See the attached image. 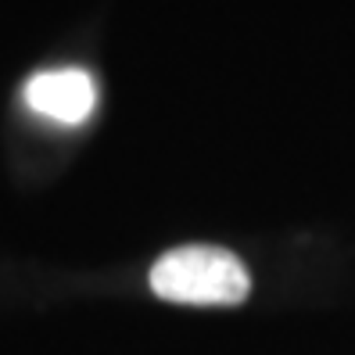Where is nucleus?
Instances as JSON below:
<instances>
[{
    "mask_svg": "<svg viewBox=\"0 0 355 355\" xmlns=\"http://www.w3.org/2000/svg\"><path fill=\"white\" fill-rule=\"evenodd\" d=\"M151 291L176 305H241L252 295V273L226 248L183 244L151 266Z\"/></svg>",
    "mask_w": 355,
    "mask_h": 355,
    "instance_id": "f257e3e1",
    "label": "nucleus"
},
{
    "mask_svg": "<svg viewBox=\"0 0 355 355\" xmlns=\"http://www.w3.org/2000/svg\"><path fill=\"white\" fill-rule=\"evenodd\" d=\"M26 108L58 126H83L97 108V79L87 69H44L26 79L22 87Z\"/></svg>",
    "mask_w": 355,
    "mask_h": 355,
    "instance_id": "f03ea898",
    "label": "nucleus"
}]
</instances>
